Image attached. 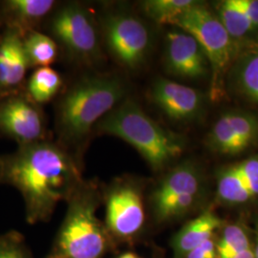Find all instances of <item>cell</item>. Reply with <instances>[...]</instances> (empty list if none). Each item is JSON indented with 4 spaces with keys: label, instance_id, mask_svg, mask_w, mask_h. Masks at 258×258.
Returning a JSON list of instances; mask_svg holds the SVG:
<instances>
[{
    "label": "cell",
    "instance_id": "obj_16",
    "mask_svg": "<svg viewBox=\"0 0 258 258\" xmlns=\"http://www.w3.org/2000/svg\"><path fill=\"white\" fill-rule=\"evenodd\" d=\"M23 45L30 66L49 67L56 59L57 47L55 41L36 30L23 36Z\"/></svg>",
    "mask_w": 258,
    "mask_h": 258
},
{
    "label": "cell",
    "instance_id": "obj_33",
    "mask_svg": "<svg viewBox=\"0 0 258 258\" xmlns=\"http://www.w3.org/2000/svg\"><path fill=\"white\" fill-rule=\"evenodd\" d=\"M256 45H257V50H258V39H257V42H256Z\"/></svg>",
    "mask_w": 258,
    "mask_h": 258
},
{
    "label": "cell",
    "instance_id": "obj_3",
    "mask_svg": "<svg viewBox=\"0 0 258 258\" xmlns=\"http://www.w3.org/2000/svg\"><path fill=\"white\" fill-rule=\"evenodd\" d=\"M102 134L123 140L154 169H161L184 151L182 140L163 128L133 101H125L99 121Z\"/></svg>",
    "mask_w": 258,
    "mask_h": 258
},
{
    "label": "cell",
    "instance_id": "obj_13",
    "mask_svg": "<svg viewBox=\"0 0 258 258\" xmlns=\"http://www.w3.org/2000/svg\"><path fill=\"white\" fill-rule=\"evenodd\" d=\"M55 3L53 0L0 1V24L24 36L46 17Z\"/></svg>",
    "mask_w": 258,
    "mask_h": 258
},
{
    "label": "cell",
    "instance_id": "obj_30",
    "mask_svg": "<svg viewBox=\"0 0 258 258\" xmlns=\"http://www.w3.org/2000/svg\"><path fill=\"white\" fill-rule=\"evenodd\" d=\"M235 258H255L254 257V253L251 251V250H246V251H244L243 253H241L239 254L238 256H236Z\"/></svg>",
    "mask_w": 258,
    "mask_h": 258
},
{
    "label": "cell",
    "instance_id": "obj_8",
    "mask_svg": "<svg viewBox=\"0 0 258 258\" xmlns=\"http://www.w3.org/2000/svg\"><path fill=\"white\" fill-rule=\"evenodd\" d=\"M55 37L71 55L83 61H91L100 54V41L89 14L79 5L59 10L52 20Z\"/></svg>",
    "mask_w": 258,
    "mask_h": 258
},
{
    "label": "cell",
    "instance_id": "obj_6",
    "mask_svg": "<svg viewBox=\"0 0 258 258\" xmlns=\"http://www.w3.org/2000/svg\"><path fill=\"white\" fill-rule=\"evenodd\" d=\"M102 200L105 204L104 225L114 245L134 239L146 220L138 185L126 178H118L106 187Z\"/></svg>",
    "mask_w": 258,
    "mask_h": 258
},
{
    "label": "cell",
    "instance_id": "obj_1",
    "mask_svg": "<svg viewBox=\"0 0 258 258\" xmlns=\"http://www.w3.org/2000/svg\"><path fill=\"white\" fill-rule=\"evenodd\" d=\"M83 182L74 158L51 143L39 141L0 155V184L19 190L31 225L48 221L57 205L67 202Z\"/></svg>",
    "mask_w": 258,
    "mask_h": 258
},
{
    "label": "cell",
    "instance_id": "obj_26",
    "mask_svg": "<svg viewBox=\"0 0 258 258\" xmlns=\"http://www.w3.org/2000/svg\"><path fill=\"white\" fill-rule=\"evenodd\" d=\"M248 17L253 29L258 27V0H235Z\"/></svg>",
    "mask_w": 258,
    "mask_h": 258
},
{
    "label": "cell",
    "instance_id": "obj_4",
    "mask_svg": "<svg viewBox=\"0 0 258 258\" xmlns=\"http://www.w3.org/2000/svg\"><path fill=\"white\" fill-rule=\"evenodd\" d=\"M124 86L118 78L95 77L77 83L58 109V126L65 138L86 135L122 99Z\"/></svg>",
    "mask_w": 258,
    "mask_h": 258
},
{
    "label": "cell",
    "instance_id": "obj_27",
    "mask_svg": "<svg viewBox=\"0 0 258 258\" xmlns=\"http://www.w3.org/2000/svg\"><path fill=\"white\" fill-rule=\"evenodd\" d=\"M233 168L242 179L256 175L258 174V157L243 161L239 165L233 166Z\"/></svg>",
    "mask_w": 258,
    "mask_h": 258
},
{
    "label": "cell",
    "instance_id": "obj_20",
    "mask_svg": "<svg viewBox=\"0 0 258 258\" xmlns=\"http://www.w3.org/2000/svg\"><path fill=\"white\" fill-rule=\"evenodd\" d=\"M209 143L213 150L222 154L233 155L245 150L231 128L227 114L223 115L212 126Z\"/></svg>",
    "mask_w": 258,
    "mask_h": 258
},
{
    "label": "cell",
    "instance_id": "obj_19",
    "mask_svg": "<svg viewBox=\"0 0 258 258\" xmlns=\"http://www.w3.org/2000/svg\"><path fill=\"white\" fill-rule=\"evenodd\" d=\"M240 91L258 104V52L242 56L235 70Z\"/></svg>",
    "mask_w": 258,
    "mask_h": 258
},
{
    "label": "cell",
    "instance_id": "obj_15",
    "mask_svg": "<svg viewBox=\"0 0 258 258\" xmlns=\"http://www.w3.org/2000/svg\"><path fill=\"white\" fill-rule=\"evenodd\" d=\"M219 218L212 212L203 214L186 223L177 232L172 245L178 257H184L190 250L200 246L207 240L212 239L213 232L220 226Z\"/></svg>",
    "mask_w": 258,
    "mask_h": 258
},
{
    "label": "cell",
    "instance_id": "obj_21",
    "mask_svg": "<svg viewBox=\"0 0 258 258\" xmlns=\"http://www.w3.org/2000/svg\"><path fill=\"white\" fill-rule=\"evenodd\" d=\"M219 20L231 38L245 36L253 27L235 0H226L219 10Z\"/></svg>",
    "mask_w": 258,
    "mask_h": 258
},
{
    "label": "cell",
    "instance_id": "obj_14",
    "mask_svg": "<svg viewBox=\"0 0 258 258\" xmlns=\"http://www.w3.org/2000/svg\"><path fill=\"white\" fill-rule=\"evenodd\" d=\"M199 178L190 164L176 166L161 181L152 194L154 214L186 194H197Z\"/></svg>",
    "mask_w": 258,
    "mask_h": 258
},
{
    "label": "cell",
    "instance_id": "obj_24",
    "mask_svg": "<svg viewBox=\"0 0 258 258\" xmlns=\"http://www.w3.org/2000/svg\"><path fill=\"white\" fill-rule=\"evenodd\" d=\"M231 128L243 148H248L258 139V118L248 114L232 112L227 113Z\"/></svg>",
    "mask_w": 258,
    "mask_h": 258
},
{
    "label": "cell",
    "instance_id": "obj_22",
    "mask_svg": "<svg viewBox=\"0 0 258 258\" xmlns=\"http://www.w3.org/2000/svg\"><path fill=\"white\" fill-rule=\"evenodd\" d=\"M218 194L224 201L230 203H244L252 197L233 166L227 169L220 176L218 181Z\"/></svg>",
    "mask_w": 258,
    "mask_h": 258
},
{
    "label": "cell",
    "instance_id": "obj_25",
    "mask_svg": "<svg viewBox=\"0 0 258 258\" xmlns=\"http://www.w3.org/2000/svg\"><path fill=\"white\" fill-rule=\"evenodd\" d=\"M0 258H35L24 236L17 231L0 234Z\"/></svg>",
    "mask_w": 258,
    "mask_h": 258
},
{
    "label": "cell",
    "instance_id": "obj_7",
    "mask_svg": "<svg viewBox=\"0 0 258 258\" xmlns=\"http://www.w3.org/2000/svg\"><path fill=\"white\" fill-rule=\"evenodd\" d=\"M108 50L120 64L135 69L148 53L149 34L140 19L124 13L113 14L104 23Z\"/></svg>",
    "mask_w": 258,
    "mask_h": 258
},
{
    "label": "cell",
    "instance_id": "obj_10",
    "mask_svg": "<svg viewBox=\"0 0 258 258\" xmlns=\"http://www.w3.org/2000/svg\"><path fill=\"white\" fill-rule=\"evenodd\" d=\"M166 42V65L170 74L197 79L208 73L209 62L194 37L174 30L167 33Z\"/></svg>",
    "mask_w": 258,
    "mask_h": 258
},
{
    "label": "cell",
    "instance_id": "obj_9",
    "mask_svg": "<svg viewBox=\"0 0 258 258\" xmlns=\"http://www.w3.org/2000/svg\"><path fill=\"white\" fill-rule=\"evenodd\" d=\"M43 135L41 114L28 97L17 93L0 99V137L24 146L42 141Z\"/></svg>",
    "mask_w": 258,
    "mask_h": 258
},
{
    "label": "cell",
    "instance_id": "obj_18",
    "mask_svg": "<svg viewBox=\"0 0 258 258\" xmlns=\"http://www.w3.org/2000/svg\"><path fill=\"white\" fill-rule=\"evenodd\" d=\"M197 2L192 0H148L144 2L145 13L158 24H171Z\"/></svg>",
    "mask_w": 258,
    "mask_h": 258
},
{
    "label": "cell",
    "instance_id": "obj_2",
    "mask_svg": "<svg viewBox=\"0 0 258 258\" xmlns=\"http://www.w3.org/2000/svg\"><path fill=\"white\" fill-rule=\"evenodd\" d=\"M102 202L98 186L83 182L67 201V212L45 258H104L114 247L97 215Z\"/></svg>",
    "mask_w": 258,
    "mask_h": 258
},
{
    "label": "cell",
    "instance_id": "obj_17",
    "mask_svg": "<svg viewBox=\"0 0 258 258\" xmlns=\"http://www.w3.org/2000/svg\"><path fill=\"white\" fill-rule=\"evenodd\" d=\"M62 81L59 74L51 67H40L28 81V98L34 103H45L58 92Z\"/></svg>",
    "mask_w": 258,
    "mask_h": 258
},
{
    "label": "cell",
    "instance_id": "obj_11",
    "mask_svg": "<svg viewBox=\"0 0 258 258\" xmlns=\"http://www.w3.org/2000/svg\"><path fill=\"white\" fill-rule=\"evenodd\" d=\"M29 67L23 36L6 29L0 35V99L19 93Z\"/></svg>",
    "mask_w": 258,
    "mask_h": 258
},
{
    "label": "cell",
    "instance_id": "obj_32",
    "mask_svg": "<svg viewBox=\"0 0 258 258\" xmlns=\"http://www.w3.org/2000/svg\"><path fill=\"white\" fill-rule=\"evenodd\" d=\"M254 257L258 258V243L257 247H256V249H255V253H254Z\"/></svg>",
    "mask_w": 258,
    "mask_h": 258
},
{
    "label": "cell",
    "instance_id": "obj_5",
    "mask_svg": "<svg viewBox=\"0 0 258 258\" xmlns=\"http://www.w3.org/2000/svg\"><path fill=\"white\" fill-rule=\"evenodd\" d=\"M174 26L194 37L213 73V93L219 92L225 72L231 64L233 41L219 19L198 2L176 19Z\"/></svg>",
    "mask_w": 258,
    "mask_h": 258
},
{
    "label": "cell",
    "instance_id": "obj_12",
    "mask_svg": "<svg viewBox=\"0 0 258 258\" xmlns=\"http://www.w3.org/2000/svg\"><path fill=\"white\" fill-rule=\"evenodd\" d=\"M152 101L173 120L191 119L200 109L202 98L195 89L166 79H160L153 84Z\"/></svg>",
    "mask_w": 258,
    "mask_h": 258
},
{
    "label": "cell",
    "instance_id": "obj_29",
    "mask_svg": "<svg viewBox=\"0 0 258 258\" xmlns=\"http://www.w3.org/2000/svg\"><path fill=\"white\" fill-rule=\"evenodd\" d=\"M185 258H212L208 255L203 249H201L200 247H196L195 249L190 250L185 256Z\"/></svg>",
    "mask_w": 258,
    "mask_h": 258
},
{
    "label": "cell",
    "instance_id": "obj_28",
    "mask_svg": "<svg viewBox=\"0 0 258 258\" xmlns=\"http://www.w3.org/2000/svg\"><path fill=\"white\" fill-rule=\"evenodd\" d=\"M242 180H243L244 184H246L251 196L258 195V174L247 178V179H242Z\"/></svg>",
    "mask_w": 258,
    "mask_h": 258
},
{
    "label": "cell",
    "instance_id": "obj_23",
    "mask_svg": "<svg viewBox=\"0 0 258 258\" xmlns=\"http://www.w3.org/2000/svg\"><path fill=\"white\" fill-rule=\"evenodd\" d=\"M248 249V237L245 231L236 225H231L225 229L223 237L216 247L220 258H235Z\"/></svg>",
    "mask_w": 258,
    "mask_h": 258
},
{
    "label": "cell",
    "instance_id": "obj_31",
    "mask_svg": "<svg viewBox=\"0 0 258 258\" xmlns=\"http://www.w3.org/2000/svg\"><path fill=\"white\" fill-rule=\"evenodd\" d=\"M117 258H139L135 253H133V252H124V253H122V254H120Z\"/></svg>",
    "mask_w": 258,
    "mask_h": 258
}]
</instances>
